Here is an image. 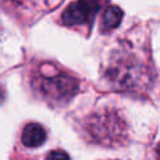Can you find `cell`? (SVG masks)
I'll return each instance as SVG.
<instances>
[{"instance_id":"1","label":"cell","mask_w":160,"mask_h":160,"mask_svg":"<svg viewBox=\"0 0 160 160\" xmlns=\"http://www.w3.org/2000/svg\"><path fill=\"white\" fill-rule=\"evenodd\" d=\"M101 78L111 90L145 95L155 78L146 41L130 32L116 40L101 62Z\"/></svg>"},{"instance_id":"2","label":"cell","mask_w":160,"mask_h":160,"mask_svg":"<svg viewBox=\"0 0 160 160\" xmlns=\"http://www.w3.org/2000/svg\"><path fill=\"white\" fill-rule=\"evenodd\" d=\"M29 81L32 92L52 108L66 106L81 89L78 76L52 61L32 65Z\"/></svg>"},{"instance_id":"3","label":"cell","mask_w":160,"mask_h":160,"mask_svg":"<svg viewBox=\"0 0 160 160\" xmlns=\"http://www.w3.org/2000/svg\"><path fill=\"white\" fill-rule=\"evenodd\" d=\"M82 134L88 141L101 146H122L129 136V128L119 111L102 108L82 120Z\"/></svg>"},{"instance_id":"4","label":"cell","mask_w":160,"mask_h":160,"mask_svg":"<svg viewBox=\"0 0 160 160\" xmlns=\"http://www.w3.org/2000/svg\"><path fill=\"white\" fill-rule=\"evenodd\" d=\"M62 0H1L4 10L21 24H32Z\"/></svg>"},{"instance_id":"5","label":"cell","mask_w":160,"mask_h":160,"mask_svg":"<svg viewBox=\"0 0 160 160\" xmlns=\"http://www.w3.org/2000/svg\"><path fill=\"white\" fill-rule=\"evenodd\" d=\"M108 0H75L61 12V24L82 30L91 28L96 12Z\"/></svg>"},{"instance_id":"6","label":"cell","mask_w":160,"mask_h":160,"mask_svg":"<svg viewBox=\"0 0 160 160\" xmlns=\"http://www.w3.org/2000/svg\"><path fill=\"white\" fill-rule=\"evenodd\" d=\"M46 141V131L38 122H29L21 132V142L28 148H38Z\"/></svg>"},{"instance_id":"7","label":"cell","mask_w":160,"mask_h":160,"mask_svg":"<svg viewBox=\"0 0 160 160\" xmlns=\"http://www.w3.org/2000/svg\"><path fill=\"white\" fill-rule=\"evenodd\" d=\"M124 16V11L116 5H108L101 15V31L108 32L118 28Z\"/></svg>"},{"instance_id":"8","label":"cell","mask_w":160,"mask_h":160,"mask_svg":"<svg viewBox=\"0 0 160 160\" xmlns=\"http://www.w3.org/2000/svg\"><path fill=\"white\" fill-rule=\"evenodd\" d=\"M45 160H70V158L64 150L56 149V150L49 151L46 158H45Z\"/></svg>"},{"instance_id":"9","label":"cell","mask_w":160,"mask_h":160,"mask_svg":"<svg viewBox=\"0 0 160 160\" xmlns=\"http://www.w3.org/2000/svg\"><path fill=\"white\" fill-rule=\"evenodd\" d=\"M146 159L148 160H160V140L150 149Z\"/></svg>"}]
</instances>
